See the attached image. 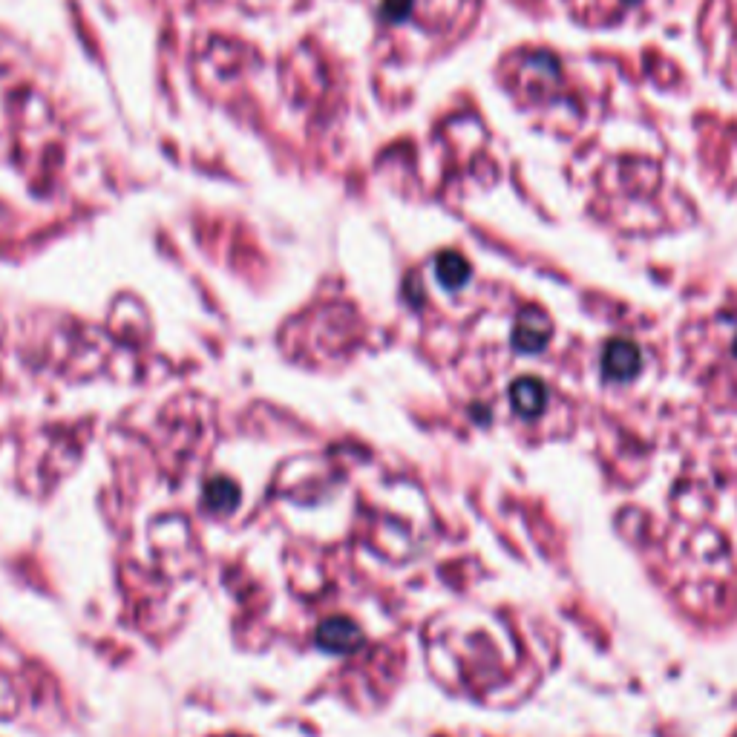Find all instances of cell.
Returning <instances> with one entry per match:
<instances>
[{"label": "cell", "instance_id": "obj_5", "mask_svg": "<svg viewBox=\"0 0 737 737\" xmlns=\"http://www.w3.org/2000/svg\"><path fill=\"white\" fill-rule=\"evenodd\" d=\"M735 355H737V340H735Z\"/></svg>", "mask_w": 737, "mask_h": 737}, {"label": "cell", "instance_id": "obj_1", "mask_svg": "<svg viewBox=\"0 0 737 737\" xmlns=\"http://www.w3.org/2000/svg\"><path fill=\"white\" fill-rule=\"evenodd\" d=\"M559 6H565L576 18L585 21H602V24H614L628 18L631 12H654L660 6H666L668 0H556Z\"/></svg>", "mask_w": 737, "mask_h": 737}, {"label": "cell", "instance_id": "obj_3", "mask_svg": "<svg viewBox=\"0 0 737 737\" xmlns=\"http://www.w3.org/2000/svg\"><path fill=\"white\" fill-rule=\"evenodd\" d=\"M550 340V323H547L545 314L539 311H524L516 323V334H513V343L522 349V352H542Z\"/></svg>", "mask_w": 737, "mask_h": 737}, {"label": "cell", "instance_id": "obj_2", "mask_svg": "<svg viewBox=\"0 0 737 737\" xmlns=\"http://www.w3.org/2000/svg\"><path fill=\"white\" fill-rule=\"evenodd\" d=\"M642 369L640 349L631 340H611L602 355V372L611 381H631Z\"/></svg>", "mask_w": 737, "mask_h": 737}, {"label": "cell", "instance_id": "obj_4", "mask_svg": "<svg viewBox=\"0 0 737 737\" xmlns=\"http://www.w3.org/2000/svg\"><path fill=\"white\" fill-rule=\"evenodd\" d=\"M510 398H513V406L522 412L524 418H536L545 409V386L533 381V378H522V381L513 383Z\"/></svg>", "mask_w": 737, "mask_h": 737}]
</instances>
